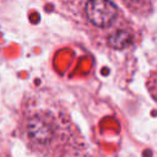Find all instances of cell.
<instances>
[{"label": "cell", "mask_w": 157, "mask_h": 157, "mask_svg": "<svg viewBox=\"0 0 157 157\" xmlns=\"http://www.w3.org/2000/svg\"><path fill=\"white\" fill-rule=\"evenodd\" d=\"M53 132L54 131H53L52 123H49L47 118L36 115L29 119L28 134L32 141H36L38 144H45L52 139Z\"/></svg>", "instance_id": "2"}, {"label": "cell", "mask_w": 157, "mask_h": 157, "mask_svg": "<svg viewBox=\"0 0 157 157\" xmlns=\"http://www.w3.org/2000/svg\"><path fill=\"white\" fill-rule=\"evenodd\" d=\"M108 45L113 49H124L129 47L132 42V37L126 31H118L108 37Z\"/></svg>", "instance_id": "3"}, {"label": "cell", "mask_w": 157, "mask_h": 157, "mask_svg": "<svg viewBox=\"0 0 157 157\" xmlns=\"http://www.w3.org/2000/svg\"><path fill=\"white\" fill-rule=\"evenodd\" d=\"M85 11L87 18L98 27H108L118 17V9L110 0H88Z\"/></svg>", "instance_id": "1"}]
</instances>
